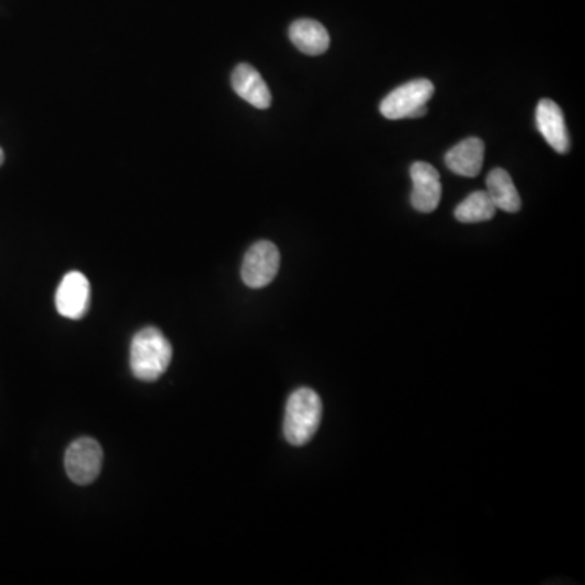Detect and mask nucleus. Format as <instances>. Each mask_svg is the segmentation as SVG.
Segmentation results:
<instances>
[{"label":"nucleus","instance_id":"1","mask_svg":"<svg viewBox=\"0 0 585 585\" xmlns=\"http://www.w3.org/2000/svg\"><path fill=\"white\" fill-rule=\"evenodd\" d=\"M173 347L155 327L140 330L130 345V369L139 381L155 382L168 371Z\"/></svg>","mask_w":585,"mask_h":585},{"label":"nucleus","instance_id":"2","mask_svg":"<svg viewBox=\"0 0 585 585\" xmlns=\"http://www.w3.org/2000/svg\"><path fill=\"white\" fill-rule=\"evenodd\" d=\"M322 421L321 397L308 387H301L286 402L283 434L291 446H306Z\"/></svg>","mask_w":585,"mask_h":585},{"label":"nucleus","instance_id":"3","mask_svg":"<svg viewBox=\"0 0 585 585\" xmlns=\"http://www.w3.org/2000/svg\"><path fill=\"white\" fill-rule=\"evenodd\" d=\"M433 95V82L428 78H418L390 91L389 95L382 100L379 111L390 121L423 117L428 113L426 103Z\"/></svg>","mask_w":585,"mask_h":585},{"label":"nucleus","instance_id":"4","mask_svg":"<svg viewBox=\"0 0 585 585\" xmlns=\"http://www.w3.org/2000/svg\"><path fill=\"white\" fill-rule=\"evenodd\" d=\"M65 472L77 485H90L100 477L103 467V449L100 442L80 438L70 444L65 452Z\"/></svg>","mask_w":585,"mask_h":585},{"label":"nucleus","instance_id":"5","mask_svg":"<svg viewBox=\"0 0 585 585\" xmlns=\"http://www.w3.org/2000/svg\"><path fill=\"white\" fill-rule=\"evenodd\" d=\"M280 270V251L270 241H259L249 247L241 267L244 285L254 290L264 288L273 282Z\"/></svg>","mask_w":585,"mask_h":585},{"label":"nucleus","instance_id":"6","mask_svg":"<svg viewBox=\"0 0 585 585\" xmlns=\"http://www.w3.org/2000/svg\"><path fill=\"white\" fill-rule=\"evenodd\" d=\"M90 306V282L80 272H70L57 288L56 308L67 319H82Z\"/></svg>","mask_w":585,"mask_h":585},{"label":"nucleus","instance_id":"7","mask_svg":"<svg viewBox=\"0 0 585 585\" xmlns=\"http://www.w3.org/2000/svg\"><path fill=\"white\" fill-rule=\"evenodd\" d=\"M413 181L412 202L416 212L431 213L439 207L442 187L439 173L434 166L425 161H416L410 168Z\"/></svg>","mask_w":585,"mask_h":585},{"label":"nucleus","instance_id":"8","mask_svg":"<svg viewBox=\"0 0 585 585\" xmlns=\"http://www.w3.org/2000/svg\"><path fill=\"white\" fill-rule=\"evenodd\" d=\"M537 129L543 135V139L548 142L555 152H569V135L566 121H564L563 111L553 100H542L538 103L537 113H535Z\"/></svg>","mask_w":585,"mask_h":585},{"label":"nucleus","instance_id":"9","mask_svg":"<svg viewBox=\"0 0 585 585\" xmlns=\"http://www.w3.org/2000/svg\"><path fill=\"white\" fill-rule=\"evenodd\" d=\"M231 85L239 98L257 109H269L272 95L262 75L249 64H239L231 75Z\"/></svg>","mask_w":585,"mask_h":585},{"label":"nucleus","instance_id":"10","mask_svg":"<svg viewBox=\"0 0 585 585\" xmlns=\"http://www.w3.org/2000/svg\"><path fill=\"white\" fill-rule=\"evenodd\" d=\"M446 166L452 173L465 178L480 174L485 160V143L478 137H468L446 153Z\"/></svg>","mask_w":585,"mask_h":585},{"label":"nucleus","instance_id":"11","mask_svg":"<svg viewBox=\"0 0 585 585\" xmlns=\"http://www.w3.org/2000/svg\"><path fill=\"white\" fill-rule=\"evenodd\" d=\"M288 35L291 43L306 56H321L330 46V36L325 26L311 18H301L291 23Z\"/></svg>","mask_w":585,"mask_h":585},{"label":"nucleus","instance_id":"12","mask_svg":"<svg viewBox=\"0 0 585 585\" xmlns=\"http://www.w3.org/2000/svg\"><path fill=\"white\" fill-rule=\"evenodd\" d=\"M486 194L490 195L496 210L517 213L522 207L517 187L506 169H491V173L486 176Z\"/></svg>","mask_w":585,"mask_h":585},{"label":"nucleus","instance_id":"13","mask_svg":"<svg viewBox=\"0 0 585 585\" xmlns=\"http://www.w3.org/2000/svg\"><path fill=\"white\" fill-rule=\"evenodd\" d=\"M496 212L498 210L491 202L490 195L486 191H477L455 207L454 215L460 223H480L491 220Z\"/></svg>","mask_w":585,"mask_h":585},{"label":"nucleus","instance_id":"14","mask_svg":"<svg viewBox=\"0 0 585 585\" xmlns=\"http://www.w3.org/2000/svg\"><path fill=\"white\" fill-rule=\"evenodd\" d=\"M4 163V152H2V148H0V165Z\"/></svg>","mask_w":585,"mask_h":585}]
</instances>
